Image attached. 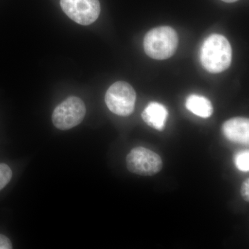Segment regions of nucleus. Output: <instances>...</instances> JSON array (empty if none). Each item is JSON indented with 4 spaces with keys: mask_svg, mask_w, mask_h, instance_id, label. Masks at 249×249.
<instances>
[{
    "mask_svg": "<svg viewBox=\"0 0 249 249\" xmlns=\"http://www.w3.org/2000/svg\"><path fill=\"white\" fill-rule=\"evenodd\" d=\"M12 175V170L9 165L5 163H0V191L10 182Z\"/></svg>",
    "mask_w": 249,
    "mask_h": 249,
    "instance_id": "nucleus-11",
    "label": "nucleus"
},
{
    "mask_svg": "<svg viewBox=\"0 0 249 249\" xmlns=\"http://www.w3.org/2000/svg\"><path fill=\"white\" fill-rule=\"evenodd\" d=\"M126 164L129 172L142 176H153L163 168L160 156L143 147L132 149L126 157Z\"/></svg>",
    "mask_w": 249,
    "mask_h": 249,
    "instance_id": "nucleus-5",
    "label": "nucleus"
},
{
    "mask_svg": "<svg viewBox=\"0 0 249 249\" xmlns=\"http://www.w3.org/2000/svg\"><path fill=\"white\" fill-rule=\"evenodd\" d=\"M222 1L227 3H233L238 1V0H222Z\"/></svg>",
    "mask_w": 249,
    "mask_h": 249,
    "instance_id": "nucleus-14",
    "label": "nucleus"
},
{
    "mask_svg": "<svg viewBox=\"0 0 249 249\" xmlns=\"http://www.w3.org/2000/svg\"><path fill=\"white\" fill-rule=\"evenodd\" d=\"M234 163L236 168L242 172H249V152L244 150L237 152L234 156Z\"/></svg>",
    "mask_w": 249,
    "mask_h": 249,
    "instance_id": "nucleus-10",
    "label": "nucleus"
},
{
    "mask_svg": "<svg viewBox=\"0 0 249 249\" xmlns=\"http://www.w3.org/2000/svg\"><path fill=\"white\" fill-rule=\"evenodd\" d=\"M186 109L199 117L209 118L213 112L212 103L204 96L191 94L187 97L185 103Z\"/></svg>",
    "mask_w": 249,
    "mask_h": 249,
    "instance_id": "nucleus-9",
    "label": "nucleus"
},
{
    "mask_svg": "<svg viewBox=\"0 0 249 249\" xmlns=\"http://www.w3.org/2000/svg\"><path fill=\"white\" fill-rule=\"evenodd\" d=\"M201 65L210 73L225 71L232 60V49L227 37L212 34L203 42L200 51Z\"/></svg>",
    "mask_w": 249,
    "mask_h": 249,
    "instance_id": "nucleus-1",
    "label": "nucleus"
},
{
    "mask_svg": "<svg viewBox=\"0 0 249 249\" xmlns=\"http://www.w3.org/2000/svg\"><path fill=\"white\" fill-rule=\"evenodd\" d=\"M12 243L7 237L0 234V249H11Z\"/></svg>",
    "mask_w": 249,
    "mask_h": 249,
    "instance_id": "nucleus-13",
    "label": "nucleus"
},
{
    "mask_svg": "<svg viewBox=\"0 0 249 249\" xmlns=\"http://www.w3.org/2000/svg\"><path fill=\"white\" fill-rule=\"evenodd\" d=\"M142 116L145 124L157 130L162 131L168 119V111L163 105L151 102L142 111Z\"/></svg>",
    "mask_w": 249,
    "mask_h": 249,
    "instance_id": "nucleus-8",
    "label": "nucleus"
},
{
    "mask_svg": "<svg viewBox=\"0 0 249 249\" xmlns=\"http://www.w3.org/2000/svg\"><path fill=\"white\" fill-rule=\"evenodd\" d=\"M224 137L235 143L248 145L249 142V121L247 118L235 117L224 123L222 127Z\"/></svg>",
    "mask_w": 249,
    "mask_h": 249,
    "instance_id": "nucleus-7",
    "label": "nucleus"
},
{
    "mask_svg": "<svg viewBox=\"0 0 249 249\" xmlns=\"http://www.w3.org/2000/svg\"><path fill=\"white\" fill-rule=\"evenodd\" d=\"M241 195L245 201H249V179L247 178L242 185L241 188Z\"/></svg>",
    "mask_w": 249,
    "mask_h": 249,
    "instance_id": "nucleus-12",
    "label": "nucleus"
},
{
    "mask_svg": "<svg viewBox=\"0 0 249 249\" xmlns=\"http://www.w3.org/2000/svg\"><path fill=\"white\" fill-rule=\"evenodd\" d=\"M85 114L84 102L76 96H70L55 108L52 121L56 128L67 130L78 125L84 119Z\"/></svg>",
    "mask_w": 249,
    "mask_h": 249,
    "instance_id": "nucleus-4",
    "label": "nucleus"
},
{
    "mask_svg": "<svg viewBox=\"0 0 249 249\" xmlns=\"http://www.w3.org/2000/svg\"><path fill=\"white\" fill-rule=\"evenodd\" d=\"M137 93L129 83L116 82L111 85L106 94V103L108 109L121 116H128L135 107Z\"/></svg>",
    "mask_w": 249,
    "mask_h": 249,
    "instance_id": "nucleus-3",
    "label": "nucleus"
},
{
    "mask_svg": "<svg viewBox=\"0 0 249 249\" xmlns=\"http://www.w3.org/2000/svg\"><path fill=\"white\" fill-rule=\"evenodd\" d=\"M64 12L81 25H89L98 19L101 13L99 0H60Z\"/></svg>",
    "mask_w": 249,
    "mask_h": 249,
    "instance_id": "nucleus-6",
    "label": "nucleus"
},
{
    "mask_svg": "<svg viewBox=\"0 0 249 249\" xmlns=\"http://www.w3.org/2000/svg\"><path fill=\"white\" fill-rule=\"evenodd\" d=\"M178 44V34L168 26L152 29L147 32L143 41L145 53L155 60H165L173 56Z\"/></svg>",
    "mask_w": 249,
    "mask_h": 249,
    "instance_id": "nucleus-2",
    "label": "nucleus"
}]
</instances>
